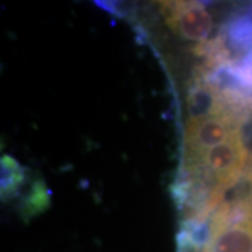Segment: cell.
<instances>
[{
  "label": "cell",
  "mask_w": 252,
  "mask_h": 252,
  "mask_svg": "<svg viewBox=\"0 0 252 252\" xmlns=\"http://www.w3.org/2000/svg\"><path fill=\"white\" fill-rule=\"evenodd\" d=\"M240 119L233 115L188 119L185 126V164H196L205 154L217 144L234 135Z\"/></svg>",
  "instance_id": "7a4b0ae2"
},
{
  "label": "cell",
  "mask_w": 252,
  "mask_h": 252,
  "mask_svg": "<svg viewBox=\"0 0 252 252\" xmlns=\"http://www.w3.org/2000/svg\"><path fill=\"white\" fill-rule=\"evenodd\" d=\"M26 174L23 167L13 157H1V199L9 200L21 187Z\"/></svg>",
  "instance_id": "8992f818"
},
{
  "label": "cell",
  "mask_w": 252,
  "mask_h": 252,
  "mask_svg": "<svg viewBox=\"0 0 252 252\" xmlns=\"http://www.w3.org/2000/svg\"><path fill=\"white\" fill-rule=\"evenodd\" d=\"M189 119H205V118L233 115L227 108L220 93L209 84L200 74L196 76V83L190 87L187 98ZM237 118V117H235Z\"/></svg>",
  "instance_id": "277c9868"
},
{
  "label": "cell",
  "mask_w": 252,
  "mask_h": 252,
  "mask_svg": "<svg viewBox=\"0 0 252 252\" xmlns=\"http://www.w3.org/2000/svg\"><path fill=\"white\" fill-rule=\"evenodd\" d=\"M245 171H247V174L250 175V178H251L252 181V157L248 160V164H247V168H245Z\"/></svg>",
  "instance_id": "ba28073f"
},
{
  "label": "cell",
  "mask_w": 252,
  "mask_h": 252,
  "mask_svg": "<svg viewBox=\"0 0 252 252\" xmlns=\"http://www.w3.org/2000/svg\"><path fill=\"white\" fill-rule=\"evenodd\" d=\"M162 10L168 26L188 41L206 42L213 30V17L196 1H164Z\"/></svg>",
  "instance_id": "3957f363"
},
{
  "label": "cell",
  "mask_w": 252,
  "mask_h": 252,
  "mask_svg": "<svg viewBox=\"0 0 252 252\" xmlns=\"http://www.w3.org/2000/svg\"><path fill=\"white\" fill-rule=\"evenodd\" d=\"M210 230L202 252H252V199L221 203L210 216Z\"/></svg>",
  "instance_id": "6da1fadb"
},
{
  "label": "cell",
  "mask_w": 252,
  "mask_h": 252,
  "mask_svg": "<svg viewBox=\"0 0 252 252\" xmlns=\"http://www.w3.org/2000/svg\"><path fill=\"white\" fill-rule=\"evenodd\" d=\"M49 205V192L46 189L44 182H36L34 188L31 189V192L28 193L26 200L23 202V216L28 219V217L34 216L36 213H39L41 210L46 209Z\"/></svg>",
  "instance_id": "52a82bcc"
},
{
  "label": "cell",
  "mask_w": 252,
  "mask_h": 252,
  "mask_svg": "<svg viewBox=\"0 0 252 252\" xmlns=\"http://www.w3.org/2000/svg\"><path fill=\"white\" fill-rule=\"evenodd\" d=\"M225 44L237 52L252 51V6L231 18L227 24Z\"/></svg>",
  "instance_id": "5b68a950"
}]
</instances>
